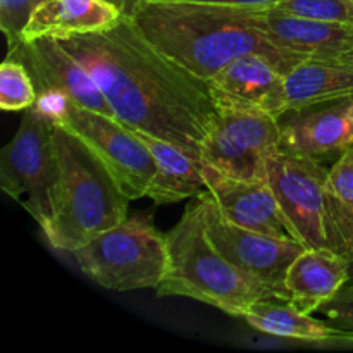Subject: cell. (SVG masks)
Wrapping results in <instances>:
<instances>
[{
    "instance_id": "obj_1",
    "label": "cell",
    "mask_w": 353,
    "mask_h": 353,
    "mask_svg": "<svg viewBox=\"0 0 353 353\" xmlns=\"http://www.w3.org/2000/svg\"><path fill=\"white\" fill-rule=\"evenodd\" d=\"M55 40L88 69L117 121L202 161V143L217 112L209 85L161 54L130 14L109 30Z\"/></svg>"
},
{
    "instance_id": "obj_19",
    "label": "cell",
    "mask_w": 353,
    "mask_h": 353,
    "mask_svg": "<svg viewBox=\"0 0 353 353\" xmlns=\"http://www.w3.org/2000/svg\"><path fill=\"white\" fill-rule=\"evenodd\" d=\"M353 97V68L338 59L307 57L285 74L286 112Z\"/></svg>"
},
{
    "instance_id": "obj_23",
    "label": "cell",
    "mask_w": 353,
    "mask_h": 353,
    "mask_svg": "<svg viewBox=\"0 0 353 353\" xmlns=\"http://www.w3.org/2000/svg\"><path fill=\"white\" fill-rule=\"evenodd\" d=\"M276 9L309 19L352 23V7L348 0H281Z\"/></svg>"
},
{
    "instance_id": "obj_3",
    "label": "cell",
    "mask_w": 353,
    "mask_h": 353,
    "mask_svg": "<svg viewBox=\"0 0 353 353\" xmlns=\"http://www.w3.org/2000/svg\"><path fill=\"white\" fill-rule=\"evenodd\" d=\"M169 264L164 279L155 288L157 296H183L243 317L255 302L274 293L231 264L209 238L203 203L196 196L179 223L165 233Z\"/></svg>"
},
{
    "instance_id": "obj_28",
    "label": "cell",
    "mask_w": 353,
    "mask_h": 353,
    "mask_svg": "<svg viewBox=\"0 0 353 353\" xmlns=\"http://www.w3.org/2000/svg\"><path fill=\"white\" fill-rule=\"evenodd\" d=\"M109 2H112L114 6H117L121 10H124V12L128 14L131 10V7L134 6V2H137V0H109Z\"/></svg>"
},
{
    "instance_id": "obj_8",
    "label": "cell",
    "mask_w": 353,
    "mask_h": 353,
    "mask_svg": "<svg viewBox=\"0 0 353 353\" xmlns=\"http://www.w3.org/2000/svg\"><path fill=\"white\" fill-rule=\"evenodd\" d=\"M202 143V162L240 179L268 178L269 159L279 152L281 124L264 110L219 105Z\"/></svg>"
},
{
    "instance_id": "obj_2",
    "label": "cell",
    "mask_w": 353,
    "mask_h": 353,
    "mask_svg": "<svg viewBox=\"0 0 353 353\" xmlns=\"http://www.w3.org/2000/svg\"><path fill=\"white\" fill-rule=\"evenodd\" d=\"M128 14L161 54L205 81L241 55H264L283 74L307 59L265 37L259 24L262 10L179 0H137Z\"/></svg>"
},
{
    "instance_id": "obj_27",
    "label": "cell",
    "mask_w": 353,
    "mask_h": 353,
    "mask_svg": "<svg viewBox=\"0 0 353 353\" xmlns=\"http://www.w3.org/2000/svg\"><path fill=\"white\" fill-rule=\"evenodd\" d=\"M179 2L210 3V6L234 7V9H248V10H268L278 6L281 0H179Z\"/></svg>"
},
{
    "instance_id": "obj_21",
    "label": "cell",
    "mask_w": 353,
    "mask_h": 353,
    "mask_svg": "<svg viewBox=\"0 0 353 353\" xmlns=\"http://www.w3.org/2000/svg\"><path fill=\"white\" fill-rule=\"evenodd\" d=\"M38 100L37 86L28 72L26 65L7 55L0 65V109L26 110Z\"/></svg>"
},
{
    "instance_id": "obj_12",
    "label": "cell",
    "mask_w": 353,
    "mask_h": 353,
    "mask_svg": "<svg viewBox=\"0 0 353 353\" xmlns=\"http://www.w3.org/2000/svg\"><path fill=\"white\" fill-rule=\"evenodd\" d=\"M214 105L264 110L281 119L286 114L285 74L271 59L248 54L207 79Z\"/></svg>"
},
{
    "instance_id": "obj_6",
    "label": "cell",
    "mask_w": 353,
    "mask_h": 353,
    "mask_svg": "<svg viewBox=\"0 0 353 353\" xmlns=\"http://www.w3.org/2000/svg\"><path fill=\"white\" fill-rule=\"evenodd\" d=\"M59 178L54 121L43 107L34 103L26 109L17 133L0 152V188L43 230L57 205Z\"/></svg>"
},
{
    "instance_id": "obj_31",
    "label": "cell",
    "mask_w": 353,
    "mask_h": 353,
    "mask_svg": "<svg viewBox=\"0 0 353 353\" xmlns=\"http://www.w3.org/2000/svg\"><path fill=\"white\" fill-rule=\"evenodd\" d=\"M348 3H350V7H352V26H353V0H348Z\"/></svg>"
},
{
    "instance_id": "obj_29",
    "label": "cell",
    "mask_w": 353,
    "mask_h": 353,
    "mask_svg": "<svg viewBox=\"0 0 353 353\" xmlns=\"http://www.w3.org/2000/svg\"><path fill=\"white\" fill-rule=\"evenodd\" d=\"M338 61L345 62V64H348L350 68H353V48H350L348 52H345V54H341L340 57H338Z\"/></svg>"
},
{
    "instance_id": "obj_26",
    "label": "cell",
    "mask_w": 353,
    "mask_h": 353,
    "mask_svg": "<svg viewBox=\"0 0 353 353\" xmlns=\"http://www.w3.org/2000/svg\"><path fill=\"white\" fill-rule=\"evenodd\" d=\"M327 190L343 202H353V147L347 148L330 169Z\"/></svg>"
},
{
    "instance_id": "obj_32",
    "label": "cell",
    "mask_w": 353,
    "mask_h": 353,
    "mask_svg": "<svg viewBox=\"0 0 353 353\" xmlns=\"http://www.w3.org/2000/svg\"><path fill=\"white\" fill-rule=\"evenodd\" d=\"M350 110H352V117H353V97H352V100H350Z\"/></svg>"
},
{
    "instance_id": "obj_14",
    "label": "cell",
    "mask_w": 353,
    "mask_h": 353,
    "mask_svg": "<svg viewBox=\"0 0 353 353\" xmlns=\"http://www.w3.org/2000/svg\"><path fill=\"white\" fill-rule=\"evenodd\" d=\"M352 99L290 110L281 124L279 150L290 155L317 159L343 154L353 147Z\"/></svg>"
},
{
    "instance_id": "obj_5",
    "label": "cell",
    "mask_w": 353,
    "mask_h": 353,
    "mask_svg": "<svg viewBox=\"0 0 353 353\" xmlns=\"http://www.w3.org/2000/svg\"><path fill=\"white\" fill-rule=\"evenodd\" d=\"M72 254L83 274L112 292L157 288L169 264L165 234L148 216L126 217Z\"/></svg>"
},
{
    "instance_id": "obj_30",
    "label": "cell",
    "mask_w": 353,
    "mask_h": 353,
    "mask_svg": "<svg viewBox=\"0 0 353 353\" xmlns=\"http://www.w3.org/2000/svg\"><path fill=\"white\" fill-rule=\"evenodd\" d=\"M348 283H353V259L350 261V281Z\"/></svg>"
},
{
    "instance_id": "obj_20",
    "label": "cell",
    "mask_w": 353,
    "mask_h": 353,
    "mask_svg": "<svg viewBox=\"0 0 353 353\" xmlns=\"http://www.w3.org/2000/svg\"><path fill=\"white\" fill-rule=\"evenodd\" d=\"M248 326L269 336L307 343H343V334L327 321H321L293 305L290 300L262 299L243 316Z\"/></svg>"
},
{
    "instance_id": "obj_17",
    "label": "cell",
    "mask_w": 353,
    "mask_h": 353,
    "mask_svg": "<svg viewBox=\"0 0 353 353\" xmlns=\"http://www.w3.org/2000/svg\"><path fill=\"white\" fill-rule=\"evenodd\" d=\"M124 14L109 0H40L21 38H64L109 30Z\"/></svg>"
},
{
    "instance_id": "obj_22",
    "label": "cell",
    "mask_w": 353,
    "mask_h": 353,
    "mask_svg": "<svg viewBox=\"0 0 353 353\" xmlns=\"http://www.w3.org/2000/svg\"><path fill=\"white\" fill-rule=\"evenodd\" d=\"M327 219H330V248L353 259V202H343L327 193Z\"/></svg>"
},
{
    "instance_id": "obj_10",
    "label": "cell",
    "mask_w": 353,
    "mask_h": 353,
    "mask_svg": "<svg viewBox=\"0 0 353 353\" xmlns=\"http://www.w3.org/2000/svg\"><path fill=\"white\" fill-rule=\"evenodd\" d=\"M196 196L203 203L207 234L217 250L231 264L271 290L276 299L288 300L285 290L286 271L307 247L293 238L272 236L231 223L207 190Z\"/></svg>"
},
{
    "instance_id": "obj_24",
    "label": "cell",
    "mask_w": 353,
    "mask_h": 353,
    "mask_svg": "<svg viewBox=\"0 0 353 353\" xmlns=\"http://www.w3.org/2000/svg\"><path fill=\"white\" fill-rule=\"evenodd\" d=\"M317 312L324 316L343 334V343L353 347V283H347L330 302L324 303Z\"/></svg>"
},
{
    "instance_id": "obj_25",
    "label": "cell",
    "mask_w": 353,
    "mask_h": 353,
    "mask_svg": "<svg viewBox=\"0 0 353 353\" xmlns=\"http://www.w3.org/2000/svg\"><path fill=\"white\" fill-rule=\"evenodd\" d=\"M34 7L37 0H0V28L7 38V45L21 40Z\"/></svg>"
},
{
    "instance_id": "obj_11",
    "label": "cell",
    "mask_w": 353,
    "mask_h": 353,
    "mask_svg": "<svg viewBox=\"0 0 353 353\" xmlns=\"http://www.w3.org/2000/svg\"><path fill=\"white\" fill-rule=\"evenodd\" d=\"M7 55L26 65L38 97L71 100L76 105L114 117L109 102L88 69L64 50L55 38H21L9 45Z\"/></svg>"
},
{
    "instance_id": "obj_16",
    "label": "cell",
    "mask_w": 353,
    "mask_h": 353,
    "mask_svg": "<svg viewBox=\"0 0 353 353\" xmlns=\"http://www.w3.org/2000/svg\"><path fill=\"white\" fill-rule=\"evenodd\" d=\"M350 281V261L331 248H305L286 271L288 300L307 314L317 312Z\"/></svg>"
},
{
    "instance_id": "obj_9",
    "label": "cell",
    "mask_w": 353,
    "mask_h": 353,
    "mask_svg": "<svg viewBox=\"0 0 353 353\" xmlns=\"http://www.w3.org/2000/svg\"><path fill=\"white\" fill-rule=\"evenodd\" d=\"M330 169L317 159L279 150L269 159L268 179L293 238L307 248H330Z\"/></svg>"
},
{
    "instance_id": "obj_13",
    "label": "cell",
    "mask_w": 353,
    "mask_h": 353,
    "mask_svg": "<svg viewBox=\"0 0 353 353\" xmlns=\"http://www.w3.org/2000/svg\"><path fill=\"white\" fill-rule=\"evenodd\" d=\"M207 192L231 223L272 236L293 238L269 179H240L202 162ZM295 240V238H293Z\"/></svg>"
},
{
    "instance_id": "obj_7",
    "label": "cell",
    "mask_w": 353,
    "mask_h": 353,
    "mask_svg": "<svg viewBox=\"0 0 353 353\" xmlns=\"http://www.w3.org/2000/svg\"><path fill=\"white\" fill-rule=\"evenodd\" d=\"M54 124L78 137L109 168L130 200L147 196L157 164L131 128L97 110L57 97H38Z\"/></svg>"
},
{
    "instance_id": "obj_33",
    "label": "cell",
    "mask_w": 353,
    "mask_h": 353,
    "mask_svg": "<svg viewBox=\"0 0 353 353\" xmlns=\"http://www.w3.org/2000/svg\"><path fill=\"white\" fill-rule=\"evenodd\" d=\"M38 2H40V0H37V3H38Z\"/></svg>"
},
{
    "instance_id": "obj_18",
    "label": "cell",
    "mask_w": 353,
    "mask_h": 353,
    "mask_svg": "<svg viewBox=\"0 0 353 353\" xmlns=\"http://www.w3.org/2000/svg\"><path fill=\"white\" fill-rule=\"evenodd\" d=\"M134 131V130H133ZM157 164V172L148 186L147 196L157 205L178 203L193 199L205 192L207 185L202 174V161H196L186 154L181 147L168 140L134 131Z\"/></svg>"
},
{
    "instance_id": "obj_4",
    "label": "cell",
    "mask_w": 353,
    "mask_h": 353,
    "mask_svg": "<svg viewBox=\"0 0 353 353\" xmlns=\"http://www.w3.org/2000/svg\"><path fill=\"white\" fill-rule=\"evenodd\" d=\"M59 195L43 234L52 248L74 252L103 231L123 223L131 200L105 164L72 133L54 124Z\"/></svg>"
},
{
    "instance_id": "obj_15",
    "label": "cell",
    "mask_w": 353,
    "mask_h": 353,
    "mask_svg": "<svg viewBox=\"0 0 353 353\" xmlns=\"http://www.w3.org/2000/svg\"><path fill=\"white\" fill-rule=\"evenodd\" d=\"M261 30L278 47L303 57L338 59L353 48V26L309 19L272 9L262 10Z\"/></svg>"
}]
</instances>
